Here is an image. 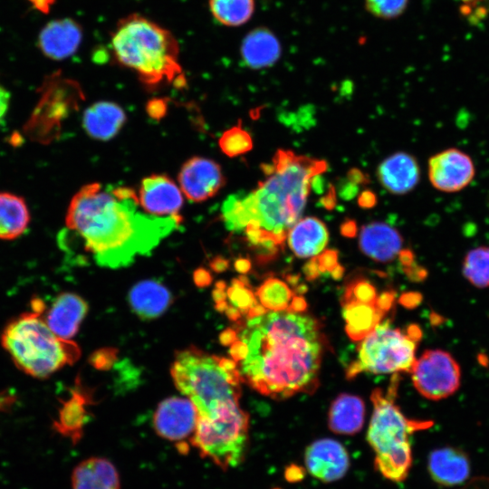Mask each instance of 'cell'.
Listing matches in <instances>:
<instances>
[{"label":"cell","instance_id":"obj_1","mask_svg":"<svg viewBox=\"0 0 489 489\" xmlns=\"http://www.w3.org/2000/svg\"><path fill=\"white\" fill-rule=\"evenodd\" d=\"M237 338L245 347L237 364L243 382L283 399L313 391L319 380L323 337L319 322L303 312H265L247 319Z\"/></svg>","mask_w":489,"mask_h":489},{"label":"cell","instance_id":"obj_2","mask_svg":"<svg viewBox=\"0 0 489 489\" xmlns=\"http://www.w3.org/2000/svg\"><path fill=\"white\" fill-rule=\"evenodd\" d=\"M140 208L133 189L90 183L72 197L65 225L96 264L126 267L150 254L181 223V216H157Z\"/></svg>","mask_w":489,"mask_h":489},{"label":"cell","instance_id":"obj_3","mask_svg":"<svg viewBox=\"0 0 489 489\" xmlns=\"http://www.w3.org/2000/svg\"><path fill=\"white\" fill-rule=\"evenodd\" d=\"M327 168L323 160L278 150L272 164L263 167L266 178L246 195H232L223 204L225 225L244 232L247 241L273 254L301 217L314 177Z\"/></svg>","mask_w":489,"mask_h":489},{"label":"cell","instance_id":"obj_4","mask_svg":"<svg viewBox=\"0 0 489 489\" xmlns=\"http://www.w3.org/2000/svg\"><path fill=\"white\" fill-rule=\"evenodd\" d=\"M113 59L138 75L147 87L186 82L179 62V44L165 27L139 14L121 18L110 35Z\"/></svg>","mask_w":489,"mask_h":489},{"label":"cell","instance_id":"obj_5","mask_svg":"<svg viewBox=\"0 0 489 489\" xmlns=\"http://www.w3.org/2000/svg\"><path fill=\"white\" fill-rule=\"evenodd\" d=\"M170 372L177 388L195 405L197 416L239 403L243 380L232 359L189 347L176 353Z\"/></svg>","mask_w":489,"mask_h":489},{"label":"cell","instance_id":"obj_6","mask_svg":"<svg viewBox=\"0 0 489 489\" xmlns=\"http://www.w3.org/2000/svg\"><path fill=\"white\" fill-rule=\"evenodd\" d=\"M397 378L388 390L375 389L371 394L373 412L367 440L375 453L374 467L386 479L400 483L408 477L413 455L409 436L428 427V421L408 419L395 403Z\"/></svg>","mask_w":489,"mask_h":489},{"label":"cell","instance_id":"obj_7","mask_svg":"<svg viewBox=\"0 0 489 489\" xmlns=\"http://www.w3.org/2000/svg\"><path fill=\"white\" fill-rule=\"evenodd\" d=\"M36 312H24L11 321L1 335V343L14 364L39 379L53 374L81 355L79 346L54 334Z\"/></svg>","mask_w":489,"mask_h":489},{"label":"cell","instance_id":"obj_8","mask_svg":"<svg viewBox=\"0 0 489 489\" xmlns=\"http://www.w3.org/2000/svg\"><path fill=\"white\" fill-rule=\"evenodd\" d=\"M249 416L239 403L225 406L206 416H197L190 438L203 458L224 471L241 465L249 445Z\"/></svg>","mask_w":489,"mask_h":489},{"label":"cell","instance_id":"obj_9","mask_svg":"<svg viewBox=\"0 0 489 489\" xmlns=\"http://www.w3.org/2000/svg\"><path fill=\"white\" fill-rule=\"evenodd\" d=\"M420 329L410 325L407 329L394 327L390 320L381 321L361 339L355 360L347 369V378L363 372L389 374L410 372L417 358Z\"/></svg>","mask_w":489,"mask_h":489},{"label":"cell","instance_id":"obj_10","mask_svg":"<svg viewBox=\"0 0 489 489\" xmlns=\"http://www.w3.org/2000/svg\"><path fill=\"white\" fill-rule=\"evenodd\" d=\"M414 387L424 398L440 400L453 395L461 385V368L447 351L425 350L411 370Z\"/></svg>","mask_w":489,"mask_h":489},{"label":"cell","instance_id":"obj_11","mask_svg":"<svg viewBox=\"0 0 489 489\" xmlns=\"http://www.w3.org/2000/svg\"><path fill=\"white\" fill-rule=\"evenodd\" d=\"M391 293L377 298L375 288L363 279L354 280L346 289L342 301L348 335L360 340L381 321L392 301Z\"/></svg>","mask_w":489,"mask_h":489},{"label":"cell","instance_id":"obj_12","mask_svg":"<svg viewBox=\"0 0 489 489\" xmlns=\"http://www.w3.org/2000/svg\"><path fill=\"white\" fill-rule=\"evenodd\" d=\"M475 175L472 158L455 148L442 150L428 160L429 180L435 188L442 192L461 191L472 182Z\"/></svg>","mask_w":489,"mask_h":489},{"label":"cell","instance_id":"obj_13","mask_svg":"<svg viewBox=\"0 0 489 489\" xmlns=\"http://www.w3.org/2000/svg\"><path fill=\"white\" fill-rule=\"evenodd\" d=\"M197 422V408L190 399L185 398L175 397L161 401L153 416L156 433L178 443L192 437Z\"/></svg>","mask_w":489,"mask_h":489},{"label":"cell","instance_id":"obj_14","mask_svg":"<svg viewBox=\"0 0 489 489\" xmlns=\"http://www.w3.org/2000/svg\"><path fill=\"white\" fill-rule=\"evenodd\" d=\"M308 473L323 483L343 478L350 465L347 449L332 438H321L310 444L304 453Z\"/></svg>","mask_w":489,"mask_h":489},{"label":"cell","instance_id":"obj_15","mask_svg":"<svg viewBox=\"0 0 489 489\" xmlns=\"http://www.w3.org/2000/svg\"><path fill=\"white\" fill-rule=\"evenodd\" d=\"M178 181L184 195L194 202L212 197L225 185V177L219 165L200 157L189 158L182 166Z\"/></svg>","mask_w":489,"mask_h":489},{"label":"cell","instance_id":"obj_16","mask_svg":"<svg viewBox=\"0 0 489 489\" xmlns=\"http://www.w3.org/2000/svg\"><path fill=\"white\" fill-rule=\"evenodd\" d=\"M82 36V27L75 20L56 19L42 28L37 38V47L45 57L62 61L78 51Z\"/></svg>","mask_w":489,"mask_h":489},{"label":"cell","instance_id":"obj_17","mask_svg":"<svg viewBox=\"0 0 489 489\" xmlns=\"http://www.w3.org/2000/svg\"><path fill=\"white\" fill-rule=\"evenodd\" d=\"M142 210L157 216H180L183 195L178 187L165 175H152L144 178L139 190Z\"/></svg>","mask_w":489,"mask_h":489},{"label":"cell","instance_id":"obj_18","mask_svg":"<svg viewBox=\"0 0 489 489\" xmlns=\"http://www.w3.org/2000/svg\"><path fill=\"white\" fill-rule=\"evenodd\" d=\"M427 470L432 480L442 486H455L464 484L470 476L471 463L462 449L443 446L430 452Z\"/></svg>","mask_w":489,"mask_h":489},{"label":"cell","instance_id":"obj_19","mask_svg":"<svg viewBox=\"0 0 489 489\" xmlns=\"http://www.w3.org/2000/svg\"><path fill=\"white\" fill-rule=\"evenodd\" d=\"M378 178L382 187L394 195H404L418 183L420 170L416 158L405 152L386 158L378 167Z\"/></svg>","mask_w":489,"mask_h":489},{"label":"cell","instance_id":"obj_20","mask_svg":"<svg viewBox=\"0 0 489 489\" xmlns=\"http://www.w3.org/2000/svg\"><path fill=\"white\" fill-rule=\"evenodd\" d=\"M88 312L87 302L72 292H62L53 301L43 319L58 337L70 340L78 331Z\"/></svg>","mask_w":489,"mask_h":489},{"label":"cell","instance_id":"obj_21","mask_svg":"<svg viewBox=\"0 0 489 489\" xmlns=\"http://www.w3.org/2000/svg\"><path fill=\"white\" fill-rule=\"evenodd\" d=\"M403 240L397 229L383 222L362 226L359 235L361 252L376 262L388 263L402 251Z\"/></svg>","mask_w":489,"mask_h":489},{"label":"cell","instance_id":"obj_22","mask_svg":"<svg viewBox=\"0 0 489 489\" xmlns=\"http://www.w3.org/2000/svg\"><path fill=\"white\" fill-rule=\"evenodd\" d=\"M286 240L292 252L300 258L315 257L329 241L325 224L313 216L300 218L288 230Z\"/></svg>","mask_w":489,"mask_h":489},{"label":"cell","instance_id":"obj_23","mask_svg":"<svg viewBox=\"0 0 489 489\" xmlns=\"http://www.w3.org/2000/svg\"><path fill=\"white\" fill-rule=\"evenodd\" d=\"M72 489H120L115 465L104 457H90L79 463L72 474Z\"/></svg>","mask_w":489,"mask_h":489},{"label":"cell","instance_id":"obj_24","mask_svg":"<svg viewBox=\"0 0 489 489\" xmlns=\"http://www.w3.org/2000/svg\"><path fill=\"white\" fill-rule=\"evenodd\" d=\"M281 44L267 28L250 31L240 46V55L244 64L252 69H263L274 64L280 58Z\"/></svg>","mask_w":489,"mask_h":489},{"label":"cell","instance_id":"obj_25","mask_svg":"<svg viewBox=\"0 0 489 489\" xmlns=\"http://www.w3.org/2000/svg\"><path fill=\"white\" fill-rule=\"evenodd\" d=\"M131 310L143 320L159 317L172 302V294L162 283L147 280L135 284L129 293Z\"/></svg>","mask_w":489,"mask_h":489},{"label":"cell","instance_id":"obj_26","mask_svg":"<svg viewBox=\"0 0 489 489\" xmlns=\"http://www.w3.org/2000/svg\"><path fill=\"white\" fill-rule=\"evenodd\" d=\"M125 120V112L118 104L111 101H98L84 111L82 126L90 137L108 140L119 132Z\"/></svg>","mask_w":489,"mask_h":489},{"label":"cell","instance_id":"obj_27","mask_svg":"<svg viewBox=\"0 0 489 489\" xmlns=\"http://www.w3.org/2000/svg\"><path fill=\"white\" fill-rule=\"evenodd\" d=\"M365 406L357 396L342 393L332 402L328 415L329 428L335 434L352 436L360 431Z\"/></svg>","mask_w":489,"mask_h":489},{"label":"cell","instance_id":"obj_28","mask_svg":"<svg viewBox=\"0 0 489 489\" xmlns=\"http://www.w3.org/2000/svg\"><path fill=\"white\" fill-rule=\"evenodd\" d=\"M30 219V211L24 197L0 192V239L19 237L27 229Z\"/></svg>","mask_w":489,"mask_h":489},{"label":"cell","instance_id":"obj_29","mask_svg":"<svg viewBox=\"0 0 489 489\" xmlns=\"http://www.w3.org/2000/svg\"><path fill=\"white\" fill-rule=\"evenodd\" d=\"M86 405L87 397L80 391H72L71 397L62 403L53 428L77 443L82 436L83 427L88 419Z\"/></svg>","mask_w":489,"mask_h":489},{"label":"cell","instance_id":"obj_30","mask_svg":"<svg viewBox=\"0 0 489 489\" xmlns=\"http://www.w3.org/2000/svg\"><path fill=\"white\" fill-rule=\"evenodd\" d=\"M258 302L267 312L292 310L303 312V299L295 297L290 287L282 280L274 277L266 279L256 290Z\"/></svg>","mask_w":489,"mask_h":489},{"label":"cell","instance_id":"obj_31","mask_svg":"<svg viewBox=\"0 0 489 489\" xmlns=\"http://www.w3.org/2000/svg\"><path fill=\"white\" fill-rule=\"evenodd\" d=\"M213 17L221 24L235 27L247 23L254 12V0H208Z\"/></svg>","mask_w":489,"mask_h":489},{"label":"cell","instance_id":"obj_32","mask_svg":"<svg viewBox=\"0 0 489 489\" xmlns=\"http://www.w3.org/2000/svg\"><path fill=\"white\" fill-rule=\"evenodd\" d=\"M462 273L465 279L475 288H489V246L470 249L463 259Z\"/></svg>","mask_w":489,"mask_h":489},{"label":"cell","instance_id":"obj_33","mask_svg":"<svg viewBox=\"0 0 489 489\" xmlns=\"http://www.w3.org/2000/svg\"><path fill=\"white\" fill-rule=\"evenodd\" d=\"M219 146L228 157H236L251 150L253 140L246 130L235 126L223 133L219 139Z\"/></svg>","mask_w":489,"mask_h":489},{"label":"cell","instance_id":"obj_34","mask_svg":"<svg viewBox=\"0 0 489 489\" xmlns=\"http://www.w3.org/2000/svg\"><path fill=\"white\" fill-rule=\"evenodd\" d=\"M230 305L238 309L242 314H247L251 308L258 303L255 294L248 288L243 276L234 279L226 291Z\"/></svg>","mask_w":489,"mask_h":489},{"label":"cell","instance_id":"obj_35","mask_svg":"<svg viewBox=\"0 0 489 489\" xmlns=\"http://www.w3.org/2000/svg\"><path fill=\"white\" fill-rule=\"evenodd\" d=\"M408 0H365L366 9L381 19H393L404 13Z\"/></svg>","mask_w":489,"mask_h":489},{"label":"cell","instance_id":"obj_36","mask_svg":"<svg viewBox=\"0 0 489 489\" xmlns=\"http://www.w3.org/2000/svg\"><path fill=\"white\" fill-rule=\"evenodd\" d=\"M118 350L115 348H102L94 351L90 357V363L100 370H106L111 368L116 362Z\"/></svg>","mask_w":489,"mask_h":489},{"label":"cell","instance_id":"obj_37","mask_svg":"<svg viewBox=\"0 0 489 489\" xmlns=\"http://www.w3.org/2000/svg\"><path fill=\"white\" fill-rule=\"evenodd\" d=\"M168 103L164 99L155 98L146 105L147 113L154 120H160L167 113Z\"/></svg>","mask_w":489,"mask_h":489},{"label":"cell","instance_id":"obj_38","mask_svg":"<svg viewBox=\"0 0 489 489\" xmlns=\"http://www.w3.org/2000/svg\"><path fill=\"white\" fill-rule=\"evenodd\" d=\"M11 94L0 84V126L5 122L10 105Z\"/></svg>","mask_w":489,"mask_h":489},{"label":"cell","instance_id":"obj_39","mask_svg":"<svg viewBox=\"0 0 489 489\" xmlns=\"http://www.w3.org/2000/svg\"><path fill=\"white\" fill-rule=\"evenodd\" d=\"M194 282L198 287H206L212 282V275L209 271L205 268H198L194 272Z\"/></svg>","mask_w":489,"mask_h":489},{"label":"cell","instance_id":"obj_40","mask_svg":"<svg viewBox=\"0 0 489 489\" xmlns=\"http://www.w3.org/2000/svg\"><path fill=\"white\" fill-rule=\"evenodd\" d=\"M303 468L296 465H290L285 468L284 476L288 482L295 483L301 481L304 476Z\"/></svg>","mask_w":489,"mask_h":489},{"label":"cell","instance_id":"obj_41","mask_svg":"<svg viewBox=\"0 0 489 489\" xmlns=\"http://www.w3.org/2000/svg\"><path fill=\"white\" fill-rule=\"evenodd\" d=\"M377 203L375 193L370 190H364L358 197V204L360 207L369 209L373 207Z\"/></svg>","mask_w":489,"mask_h":489},{"label":"cell","instance_id":"obj_42","mask_svg":"<svg viewBox=\"0 0 489 489\" xmlns=\"http://www.w3.org/2000/svg\"><path fill=\"white\" fill-rule=\"evenodd\" d=\"M32 6L43 14H49L51 6L56 0H28Z\"/></svg>","mask_w":489,"mask_h":489},{"label":"cell","instance_id":"obj_43","mask_svg":"<svg viewBox=\"0 0 489 489\" xmlns=\"http://www.w3.org/2000/svg\"><path fill=\"white\" fill-rule=\"evenodd\" d=\"M357 232V225L353 220H346L340 225V233L346 237H354Z\"/></svg>","mask_w":489,"mask_h":489},{"label":"cell","instance_id":"obj_44","mask_svg":"<svg viewBox=\"0 0 489 489\" xmlns=\"http://www.w3.org/2000/svg\"><path fill=\"white\" fill-rule=\"evenodd\" d=\"M237 340V331L234 329L228 328L225 330L219 336L220 342L228 346Z\"/></svg>","mask_w":489,"mask_h":489},{"label":"cell","instance_id":"obj_45","mask_svg":"<svg viewBox=\"0 0 489 489\" xmlns=\"http://www.w3.org/2000/svg\"><path fill=\"white\" fill-rule=\"evenodd\" d=\"M358 192V185L349 181L340 188V196L344 199H351Z\"/></svg>","mask_w":489,"mask_h":489},{"label":"cell","instance_id":"obj_46","mask_svg":"<svg viewBox=\"0 0 489 489\" xmlns=\"http://www.w3.org/2000/svg\"><path fill=\"white\" fill-rule=\"evenodd\" d=\"M348 179L349 181L356 184V185H359V184H363V183H366L367 182V178L365 177V175L359 169L357 168H352L349 171L348 173Z\"/></svg>","mask_w":489,"mask_h":489},{"label":"cell","instance_id":"obj_47","mask_svg":"<svg viewBox=\"0 0 489 489\" xmlns=\"http://www.w3.org/2000/svg\"><path fill=\"white\" fill-rule=\"evenodd\" d=\"M228 261L223 257L217 256L210 263V266L215 272H223L228 268Z\"/></svg>","mask_w":489,"mask_h":489},{"label":"cell","instance_id":"obj_48","mask_svg":"<svg viewBox=\"0 0 489 489\" xmlns=\"http://www.w3.org/2000/svg\"><path fill=\"white\" fill-rule=\"evenodd\" d=\"M235 268L240 273H246L251 268V262L246 258H239L235 263Z\"/></svg>","mask_w":489,"mask_h":489},{"label":"cell","instance_id":"obj_49","mask_svg":"<svg viewBox=\"0 0 489 489\" xmlns=\"http://www.w3.org/2000/svg\"><path fill=\"white\" fill-rule=\"evenodd\" d=\"M225 312L226 316L230 320L234 321H238L241 319L242 315H243L238 309H236L235 307L230 305V304H228V306L225 309Z\"/></svg>","mask_w":489,"mask_h":489},{"label":"cell","instance_id":"obj_50","mask_svg":"<svg viewBox=\"0 0 489 489\" xmlns=\"http://www.w3.org/2000/svg\"><path fill=\"white\" fill-rule=\"evenodd\" d=\"M322 204L327 208H331L335 205V195L334 192L331 190L330 193L321 199Z\"/></svg>","mask_w":489,"mask_h":489},{"label":"cell","instance_id":"obj_51","mask_svg":"<svg viewBox=\"0 0 489 489\" xmlns=\"http://www.w3.org/2000/svg\"><path fill=\"white\" fill-rule=\"evenodd\" d=\"M464 1H465V2H469V1H473V0H464Z\"/></svg>","mask_w":489,"mask_h":489}]
</instances>
